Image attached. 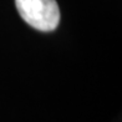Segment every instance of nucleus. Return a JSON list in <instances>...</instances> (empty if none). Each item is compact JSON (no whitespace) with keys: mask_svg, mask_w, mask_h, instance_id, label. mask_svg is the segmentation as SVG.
<instances>
[{"mask_svg":"<svg viewBox=\"0 0 122 122\" xmlns=\"http://www.w3.org/2000/svg\"><path fill=\"white\" fill-rule=\"evenodd\" d=\"M15 5L25 23L39 31H54L60 23L56 0H15Z\"/></svg>","mask_w":122,"mask_h":122,"instance_id":"1","label":"nucleus"}]
</instances>
